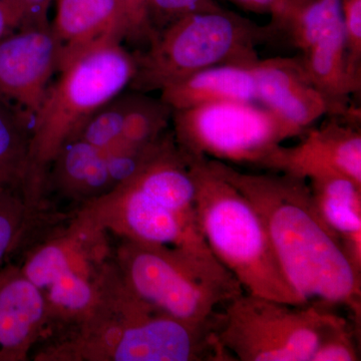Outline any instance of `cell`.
Listing matches in <instances>:
<instances>
[{"label": "cell", "instance_id": "6da1fadb", "mask_svg": "<svg viewBox=\"0 0 361 361\" xmlns=\"http://www.w3.org/2000/svg\"><path fill=\"white\" fill-rule=\"evenodd\" d=\"M213 163L255 207L297 293L323 307L346 306L360 320L361 275L344 255L339 237L316 212L308 180L285 173L251 174L224 161Z\"/></svg>", "mask_w": 361, "mask_h": 361}, {"label": "cell", "instance_id": "7a4b0ae2", "mask_svg": "<svg viewBox=\"0 0 361 361\" xmlns=\"http://www.w3.org/2000/svg\"><path fill=\"white\" fill-rule=\"evenodd\" d=\"M135 54L110 40L73 59L51 85L30 125V149L23 195L28 219L44 200L49 166L63 145L78 134L90 116L132 82Z\"/></svg>", "mask_w": 361, "mask_h": 361}, {"label": "cell", "instance_id": "3957f363", "mask_svg": "<svg viewBox=\"0 0 361 361\" xmlns=\"http://www.w3.org/2000/svg\"><path fill=\"white\" fill-rule=\"evenodd\" d=\"M189 160L196 186L197 224L216 259L246 293L291 305L310 304L285 276L255 207L213 160L192 156Z\"/></svg>", "mask_w": 361, "mask_h": 361}, {"label": "cell", "instance_id": "277c9868", "mask_svg": "<svg viewBox=\"0 0 361 361\" xmlns=\"http://www.w3.org/2000/svg\"><path fill=\"white\" fill-rule=\"evenodd\" d=\"M116 269L145 302L199 326L214 324L220 306L245 292L211 251L126 239L116 254Z\"/></svg>", "mask_w": 361, "mask_h": 361}, {"label": "cell", "instance_id": "5b68a950", "mask_svg": "<svg viewBox=\"0 0 361 361\" xmlns=\"http://www.w3.org/2000/svg\"><path fill=\"white\" fill-rule=\"evenodd\" d=\"M276 30L272 23L259 25L225 8L187 14L154 33L147 51L135 54L130 89L161 92L212 66L253 65L259 59L258 45Z\"/></svg>", "mask_w": 361, "mask_h": 361}, {"label": "cell", "instance_id": "8992f818", "mask_svg": "<svg viewBox=\"0 0 361 361\" xmlns=\"http://www.w3.org/2000/svg\"><path fill=\"white\" fill-rule=\"evenodd\" d=\"M215 323L190 324L135 294L77 332L63 348V360L99 361L229 360Z\"/></svg>", "mask_w": 361, "mask_h": 361}, {"label": "cell", "instance_id": "52a82bcc", "mask_svg": "<svg viewBox=\"0 0 361 361\" xmlns=\"http://www.w3.org/2000/svg\"><path fill=\"white\" fill-rule=\"evenodd\" d=\"M317 304L291 305L242 293L218 312L215 331L241 361H310L327 327L339 315Z\"/></svg>", "mask_w": 361, "mask_h": 361}, {"label": "cell", "instance_id": "ba28073f", "mask_svg": "<svg viewBox=\"0 0 361 361\" xmlns=\"http://www.w3.org/2000/svg\"><path fill=\"white\" fill-rule=\"evenodd\" d=\"M176 144L189 156L262 167L282 142L302 134L262 104L220 102L173 111Z\"/></svg>", "mask_w": 361, "mask_h": 361}, {"label": "cell", "instance_id": "9c48e42d", "mask_svg": "<svg viewBox=\"0 0 361 361\" xmlns=\"http://www.w3.org/2000/svg\"><path fill=\"white\" fill-rule=\"evenodd\" d=\"M75 226L97 233L110 228L142 243L210 251L196 221L161 205L129 180L89 202Z\"/></svg>", "mask_w": 361, "mask_h": 361}, {"label": "cell", "instance_id": "30bf717a", "mask_svg": "<svg viewBox=\"0 0 361 361\" xmlns=\"http://www.w3.org/2000/svg\"><path fill=\"white\" fill-rule=\"evenodd\" d=\"M75 237L51 240L28 254L20 269L44 296L51 319L80 326L102 299L101 274L82 269Z\"/></svg>", "mask_w": 361, "mask_h": 361}, {"label": "cell", "instance_id": "8fae6325", "mask_svg": "<svg viewBox=\"0 0 361 361\" xmlns=\"http://www.w3.org/2000/svg\"><path fill=\"white\" fill-rule=\"evenodd\" d=\"M59 47L51 26L25 27L0 40V97L32 125L54 73Z\"/></svg>", "mask_w": 361, "mask_h": 361}, {"label": "cell", "instance_id": "7c38bea8", "mask_svg": "<svg viewBox=\"0 0 361 361\" xmlns=\"http://www.w3.org/2000/svg\"><path fill=\"white\" fill-rule=\"evenodd\" d=\"M262 167L306 180L342 176L361 184L360 132L331 121L294 146L277 147Z\"/></svg>", "mask_w": 361, "mask_h": 361}, {"label": "cell", "instance_id": "4fadbf2b", "mask_svg": "<svg viewBox=\"0 0 361 361\" xmlns=\"http://www.w3.org/2000/svg\"><path fill=\"white\" fill-rule=\"evenodd\" d=\"M251 66L258 104L300 132L327 114L339 115L313 84L301 58L259 59Z\"/></svg>", "mask_w": 361, "mask_h": 361}, {"label": "cell", "instance_id": "5bb4252c", "mask_svg": "<svg viewBox=\"0 0 361 361\" xmlns=\"http://www.w3.org/2000/svg\"><path fill=\"white\" fill-rule=\"evenodd\" d=\"M49 313L42 292L9 264L0 270V361H23L44 334Z\"/></svg>", "mask_w": 361, "mask_h": 361}, {"label": "cell", "instance_id": "9a60e30c", "mask_svg": "<svg viewBox=\"0 0 361 361\" xmlns=\"http://www.w3.org/2000/svg\"><path fill=\"white\" fill-rule=\"evenodd\" d=\"M52 2L54 16L51 28L59 47V71L92 47L110 40H126L127 27L118 0Z\"/></svg>", "mask_w": 361, "mask_h": 361}, {"label": "cell", "instance_id": "2e32d148", "mask_svg": "<svg viewBox=\"0 0 361 361\" xmlns=\"http://www.w3.org/2000/svg\"><path fill=\"white\" fill-rule=\"evenodd\" d=\"M251 66L222 65L198 71L161 90L160 99L173 111L220 102L258 103Z\"/></svg>", "mask_w": 361, "mask_h": 361}, {"label": "cell", "instance_id": "e0dca14e", "mask_svg": "<svg viewBox=\"0 0 361 361\" xmlns=\"http://www.w3.org/2000/svg\"><path fill=\"white\" fill-rule=\"evenodd\" d=\"M49 180L65 196L87 203L114 189L104 152L80 139L59 149L47 172V184Z\"/></svg>", "mask_w": 361, "mask_h": 361}, {"label": "cell", "instance_id": "ac0fdd59", "mask_svg": "<svg viewBox=\"0 0 361 361\" xmlns=\"http://www.w3.org/2000/svg\"><path fill=\"white\" fill-rule=\"evenodd\" d=\"M300 58L313 84L336 106L339 115H350L348 97L360 89L348 73L343 21L323 33Z\"/></svg>", "mask_w": 361, "mask_h": 361}, {"label": "cell", "instance_id": "d6986e66", "mask_svg": "<svg viewBox=\"0 0 361 361\" xmlns=\"http://www.w3.org/2000/svg\"><path fill=\"white\" fill-rule=\"evenodd\" d=\"M311 200L325 225L341 238L361 231V184L342 176L310 180Z\"/></svg>", "mask_w": 361, "mask_h": 361}, {"label": "cell", "instance_id": "ffe728a7", "mask_svg": "<svg viewBox=\"0 0 361 361\" xmlns=\"http://www.w3.org/2000/svg\"><path fill=\"white\" fill-rule=\"evenodd\" d=\"M30 141V122L0 97V187L21 193Z\"/></svg>", "mask_w": 361, "mask_h": 361}, {"label": "cell", "instance_id": "44dd1931", "mask_svg": "<svg viewBox=\"0 0 361 361\" xmlns=\"http://www.w3.org/2000/svg\"><path fill=\"white\" fill-rule=\"evenodd\" d=\"M172 115V109L161 99H154L139 92L126 116L120 140L114 146H132L155 141L167 132Z\"/></svg>", "mask_w": 361, "mask_h": 361}, {"label": "cell", "instance_id": "7402d4cb", "mask_svg": "<svg viewBox=\"0 0 361 361\" xmlns=\"http://www.w3.org/2000/svg\"><path fill=\"white\" fill-rule=\"evenodd\" d=\"M137 94V92H121L90 116L73 139L82 140L103 151L111 148L120 140L126 116Z\"/></svg>", "mask_w": 361, "mask_h": 361}, {"label": "cell", "instance_id": "603a6c76", "mask_svg": "<svg viewBox=\"0 0 361 361\" xmlns=\"http://www.w3.org/2000/svg\"><path fill=\"white\" fill-rule=\"evenodd\" d=\"M27 227L23 195L0 187V264L14 250Z\"/></svg>", "mask_w": 361, "mask_h": 361}, {"label": "cell", "instance_id": "cb8c5ba5", "mask_svg": "<svg viewBox=\"0 0 361 361\" xmlns=\"http://www.w3.org/2000/svg\"><path fill=\"white\" fill-rule=\"evenodd\" d=\"M355 331L345 318L338 316L327 327L310 361H357Z\"/></svg>", "mask_w": 361, "mask_h": 361}, {"label": "cell", "instance_id": "d4e9b609", "mask_svg": "<svg viewBox=\"0 0 361 361\" xmlns=\"http://www.w3.org/2000/svg\"><path fill=\"white\" fill-rule=\"evenodd\" d=\"M221 9L223 7L215 0H148L149 20L153 35L187 14Z\"/></svg>", "mask_w": 361, "mask_h": 361}, {"label": "cell", "instance_id": "484cf974", "mask_svg": "<svg viewBox=\"0 0 361 361\" xmlns=\"http://www.w3.org/2000/svg\"><path fill=\"white\" fill-rule=\"evenodd\" d=\"M348 73L356 87L361 85V0H342Z\"/></svg>", "mask_w": 361, "mask_h": 361}, {"label": "cell", "instance_id": "4316f807", "mask_svg": "<svg viewBox=\"0 0 361 361\" xmlns=\"http://www.w3.org/2000/svg\"><path fill=\"white\" fill-rule=\"evenodd\" d=\"M126 20V40L147 44L153 37L149 20L148 0H118Z\"/></svg>", "mask_w": 361, "mask_h": 361}, {"label": "cell", "instance_id": "83f0119b", "mask_svg": "<svg viewBox=\"0 0 361 361\" xmlns=\"http://www.w3.org/2000/svg\"><path fill=\"white\" fill-rule=\"evenodd\" d=\"M235 6L259 14H270L271 23L276 28L283 27L285 11L281 0H226Z\"/></svg>", "mask_w": 361, "mask_h": 361}, {"label": "cell", "instance_id": "f1b7e54d", "mask_svg": "<svg viewBox=\"0 0 361 361\" xmlns=\"http://www.w3.org/2000/svg\"><path fill=\"white\" fill-rule=\"evenodd\" d=\"M25 16L23 27H49L52 0H14Z\"/></svg>", "mask_w": 361, "mask_h": 361}, {"label": "cell", "instance_id": "f546056e", "mask_svg": "<svg viewBox=\"0 0 361 361\" xmlns=\"http://www.w3.org/2000/svg\"><path fill=\"white\" fill-rule=\"evenodd\" d=\"M25 16L14 0H0V40L20 30Z\"/></svg>", "mask_w": 361, "mask_h": 361}, {"label": "cell", "instance_id": "4dcf8cb0", "mask_svg": "<svg viewBox=\"0 0 361 361\" xmlns=\"http://www.w3.org/2000/svg\"><path fill=\"white\" fill-rule=\"evenodd\" d=\"M339 240L348 262L355 272L361 275V231L350 233Z\"/></svg>", "mask_w": 361, "mask_h": 361}, {"label": "cell", "instance_id": "1f68e13d", "mask_svg": "<svg viewBox=\"0 0 361 361\" xmlns=\"http://www.w3.org/2000/svg\"><path fill=\"white\" fill-rule=\"evenodd\" d=\"M310 1L311 0H281L285 11V20L283 27L282 28H284L285 23H287V20H288L292 14L298 11V9H300L301 7L310 4Z\"/></svg>", "mask_w": 361, "mask_h": 361}]
</instances>
